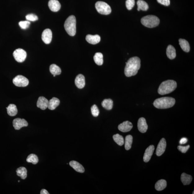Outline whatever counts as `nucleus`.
I'll return each instance as SVG.
<instances>
[{"label": "nucleus", "instance_id": "f257e3e1", "mask_svg": "<svg viewBox=\"0 0 194 194\" xmlns=\"http://www.w3.org/2000/svg\"><path fill=\"white\" fill-rule=\"evenodd\" d=\"M126 64L124 69L125 76L130 77L135 76L141 67L140 59L138 57H133L128 61Z\"/></svg>", "mask_w": 194, "mask_h": 194}, {"label": "nucleus", "instance_id": "f03ea898", "mask_svg": "<svg viewBox=\"0 0 194 194\" xmlns=\"http://www.w3.org/2000/svg\"><path fill=\"white\" fill-rule=\"evenodd\" d=\"M175 100L172 97H165L158 98L155 100L154 106L157 109H166L174 106Z\"/></svg>", "mask_w": 194, "mask_h": 194}, {"label": "nucleus", "instance_id": "7ed1b4c3", "mask_svg": "<svg viewBox=\"0 0 194 194\" xmlns=\"http://www.w3.org/2000/svg\"><path fill=\"white\" fill-rule=\"evenodd\" d=\"M177 87L176 82L173 80H168L164 81L159 86L158 92L160 95L169 94L174 91Z\"/></svg>", "mask_w": 194, "mask_h": 194}, {"label": "nucleus", "instance_id": "20e7f679", "mask_svg": "<svg viewBox=\"0 0 194 194\" xmlns=\"http://www.w3.org/2000/svg\"><path fill=\"white\" fill-rule=\"evenodd\" d=\"M76 18L74 16H70L65 20L64 24L65 30L68 35L74 36L76 33Z\"/></svg>", "mask_w": 194, "mask_h": 194}, {"label": "nucleus", "instance_id": "39448f33", "mask_svg": "<svg viewBox=\"0 0 194 194\" xmlns=\"http://www.w3.org/2000/svg\"><path fill=\"white\" fill-rule=\"evenodd\" d=\"M160 22L159 18L154 15H147L141 19V23L143 25L150 28L158 26Z\"/></svg>", "mask_w": 194, "mask_h": 194}, {"label": "nucleus", "instance_id": "423d86ee", "mask_svg": "<svg viewBox=\"0 0 194 194\" xmlns=\"http://www.w3.org/2000/svg\"><path fill=\"white\" fill-rule=\"evenodd\" d=\"M95 8L97 12L102 15H108L111 12L110 6L104 2H97L95 4Z\"/></svg>", "mask_w": 194, "mask_h": 194}, {"label": "nucleus", "instance_id": "0eeeda50", "mask_svg": "<svg viewBox=\"0 0 194 194\" xmlns=\"http://www.w3.org/2000/svg\"><path fill=\"white\" fill-rule=\"evenodd\" d=\"M13 83L16 86L25 87L28 85L29 81L26 77L22 75H18L13 79Z\"/></svg>", "mask_w": 194, "mask_h": 194}, {"label": "nucleus", "instance_id": "6e6552de", "mask_svg": "<svg viewBox=\"0 0 194 194\" xmlns=\"http://www.w3.org/2000/svg\"><path fill=\"white\" fill-rule=\"evenodd\" d=\"M13 56L16 61L18 62L22 63L25 60L27 53L24 50L19 48L14 52Z\"/></svg>", "mask_w": 194, "mask_h": 194}, {"label": "nucleus", "instance_id": "1a4fd4ad", "mask_svg": "<svg viewBox=\"0 0 194 194\" xmlns=\"http://www.w3.org/2000/svg\"><path fill=\"white\" fill-rule=\"evenodd\" d=\"M13 125L16 130H19L22 127L28 126V123L24 119L17 118L13 120Z\"/></svg>", "mask_w": 194, "mask_h": 194}, {"label": "nucleus", "instance_id": "9d476101", "mask_svg": "<svg viewBox=\"0 0 194 194\" xmlns=\"http://www.w3.org/2000/svg\"><path fill=\"white\" fill-rule=\"evenodd\" d=\"M166 147V143L165 138L161 139L157 145L156 154L157 156H160L165 151Z\"/></svg>", "mask_w": 194, "mask_h": 194}, {"label": "nucleus", "instance_id": "9b49d317", "mask_svg": "<svg viewBox=\"0 0 194 194\" xmlns=\"http://www.w3.org/2000/svg\"><path fill=\"white\" fill-rule=\"evenodd\" d=\"M52 38V33L51 29H46L43 31L42 38L43 42L46 44H49L51 43Z\"/></svg>", "mask_w": 194, "mask_h": 194}, {"label": "nucleus", "instance_id": "f8f14e48", "mask_svg": "<svg viewBox=\"0 0 194 194\" xmlns=\"http://www.w3.org/2000/svg\"><path fill=\"white\" fill-rule=\"evenodd\" d=\"M154 150L155 147L153 145L150 146L146 150L143 157V161L145 163H147L150 160L153 154Z\"/></svg>", "mask_w": 194, "mask_h": 194}, {"label": "nucleus", "instance_id": "ddd939ff", "mask_svg": "<svg viewBox=\"0 0 194 194\" xmlns=\"http://www.w3.org/2000/svg\"><path fill=\"white\" fill-rule=\"evenodd\" d=\"M133 128L132 123L129 121L123 122L118 125V129L120 131L127 132L131 131Z\"/></svg>", "mask_w": 194, "mask_h": 194}, {"label": "nucleus", "instance_id": "4468645a", "mask_svg": "<svg viewBox=\"0 0 194 194\" xmlns=\"http://www.w3.org/2000/svg\"><path fill=\"white\" fill-rule=\"evenodd\" d=\"M138 129L141 133H145L148 129V125L145 118L142 117L139 119L138 124Z\"/></svg>", "mask_w": 194, "mask_h": 194}, {"label": "nucleus", "instance_id": "2eb2a0df", "mask_svg": "<svg viewBox=\"0 0 194 194\" xmlns=\"http://www.w3.org/2000/svg\"><path fill=\"white\" fill-rule=\"evenodd\" d=\"M75 84L79 88H83L85 85V78L83 75L82 74L77 75L75 79Z\"/></svg>", "mask_w": 194, "mask_h": 194}, {"label": "nucleus", "instance_id": "dca6fc26", "mask_svg": "<svg viewBox=\"0 0 194 194\" xmlns=\"http://www.w3.org/2000/svg\"><path fill=\"white\" fill-rule=\"evenodd\" d=\"M49 101L44 97H39L37 101V106L38 108L42 110H44L48 107Z\"/></svg>", "mask_w": 194, "mask_h": 194}, {"label": "nucleus", "instance_id": "f3484780", "mask_svg": "<svg viewBox=\"0 0 194 194\" xmlns=\"http://www.w3.org/2000/svg\"><path fill=\"white\" fill-rule=\"evenodd\" d=\"M49 8L52 12H58L61 8V5L57 0H50L48 3Z\"/></svg>", "mask_w": 194, "mask_h": 194}, {"label": "nucleus", "instance_id": "a211bd4d", "mask_svg": "<svg viewBox=\"0 0 194 194\" xmlns=\"http://www.w3.org/2000/svg\"><path fill=\"white\" fill-rule=\"evenodd\" d=\"M86 39L90 44L95 45L100 42L101 38L100 36L98 35H88L86 36Z\"/></svg>", "mask_w": 194, "mask_h": 194}, {"label": "nucleus", "instance_id": "6ab92c4d", "mask_svg": "<svg viewBox=\"0 0 194 194\" xmlns=\"http://www.w3.org/2000/svg\"><path fill=\"white\" fill-rule=\"evenodd\" d=\"M70 165L77 172L83 173L84 172V169L83 166L76 161H70Z\"/></svg>", "mask_w": 194, "mask_h": 194}, {"label": "nucleus", "instance_id": "aec40b11", "mask_svg": "<svg viewBox=\"0 0 194 194\" xmlns=\"http://www.w3.org/2000/svg\"><path fill=\"white\" fill-rule=\"evenodd\" d=\"M166 53L168 57L171 60L174 59L176 56L175 49L172 45H169L168 46L166 49Z\"/></svg>", "mask_w": 194, "mask_h": 194}, {"label": "nucleus", "instance_id": "412c9836", "mask_svg": "<svg viewBox=\"0 0 194 194\" xmlns=\"http://www.w3.org/2000/svg\"><path fill=\"white\" fill-rule=\"evenodd\" d=\"M60 103V100L58 98L54 97L49 101L47 108L50 110H54L59 106Z\"/></svg>", "mask_w": 194, "mask_h": 194}, {"label": "nucleus", "instance_id": "4be33fe9", "mask_svg": "<svg viewBox=\"0 0 194 194\" xmlns=\"http://www.w3.org/2000/svg\"><path fill=\"white\" fill-rule=\"evenodd\" d=\"M179 41L182 49L185 52H189L190 51V47L188 41L182 38H180Z\"/></svg>", "mask_w": 194, "mask_h": 194}, {"label": "nucleus", "instance_id": "5701e85b", "mask_svg": "<svg viewBox=\"0 0 194 194\" xmlns=\"http://www.w3.org/2000/svg\"><path fill=\"white\" fill-rule=\"evenodd\" d=\"M192 180V177L191 175L183 173L181 176V181L184 185H187L191 183Z\"/></svg>", "mask_w": 194, "mask_h": 194}, {"label": "nucleus", "instance_id": "b1692460", "mask_svg": "<svg viewBox=\"0 0 194 194\" xmlns=\"http://www.w3.org/2000/svg\"><path fill=\"white\" fill-rule=\"evenodd\" d=\"M167 182L165 180L161 179L157 181L155 185V188L157 191H161L166 187Z\"/></svg>", "mask_w": 194, "mask_h": 194}, {"label": "nucleus", "instance_id": "393cba45", "mask_svg": "<svg viewBox=\"0 0 194 194\" xmlns=\"http://www.w3.org/2000/svg\"><path fill=\"white\" fill-rule=\"evenodd\" d=\"M7 111L8 115L13 116L17 115L18 110L15 104H11L9 105L7 108H6Z\"/></svg>", "mask_w": 194, "mask_h": 194}, {"label": "nucleus", "instance_id": "a878e982", "mask_svg": "<svg viewBox=\"0 0 194 194\" xmlns=\"http://www.w3.org/2000/svg\"><path fill=\"white\" fill-rule=\"evenodd\" d=\"M137 4L138 6V11L141 10L143 11H147L149 8L148 4L143 0H138Z\"/></svg>", "mask_w": 194, "mask_h": 194}, {"label": "nucleus", "instance_id": "bb28decb", "mask_svg": "<svg viewBox=\"0 0 194 194\" xmlns=\"http://www.w3.org/2000/svg\"><path fill=\"white\" fill-rule=\"evenodd\" d=\"M102 105L104 108L107 110H111L113 108V101L111 99H104L102 102Z\"/></svg>", "mask_w": 194, "mask_h": 194}, {"label": "nucleus", "instance_id": "cd10ccee", "mask_svg": "<svg viewBox=\"0 0 194 194\" xmlns=\"http://www.w3.org/2000/svg\"><path fill=\"white\" fill-rule=\"evenodd\" d=\"M93 59L96 64L97 65H101L103 63V56L101 52H97L95 53Z\"/></svg>", "mask_w": 194, "mask_h": 194}, {"label": "nucleus", "instance_id": "c85d7f7f", "mask_svg": "<svg viewBox=\"0 0 194 194\" xmlns=\"http://www.w3.org/2000/svg\"><path fill=\"white\" fill-rule=\"evenodd\" d=\"M17 174L22 179H25L27 177V170L25 168L20 167L16 170Z\"/></svg>", "mask_w": 194, "mask_h": 194}, {"label": "nucleus", "instance_id": "c756f323", "mask_svg": "<svg viewBox=\"0 0 194 194\" xmlns=\"http://www.w3.org/2000/svg\"><path fill=\"white\" fill-rule=\"evenodd\" d=\"M50 71L53 75H58L61 73V70L60 67L55 64H52L50 66Z\"/></svg>", "mask_w": 194, "mask_h": 194}, {"label": "nucleus", "instance_id": "7c9ffc66", "mask_svg": "<svg viewBox=\"0 0 194 194\" xmlns=\"http://www.w3.org/2000/svg\"><path fill=\"white\" fill-rule=\"evenodd\" d=\"M132 142H133V137L131 135H127L125 137V150H129L131 149Z\"/></svg>", "mask_w": 194, "mask_h": 194}, {"label": "nucleus", "instance_id": "2f4dec72", "mask_svg": "<svg viewBox=\"0 0 194 194\" xmlns=\"http://www.w3.org/2000/svg\"><path fill=\"white\" fill-rule=\"evenodd\" d=\"M114 141L119 146H122L124 143V139L122 136L116 134L113 136Z\"/></svg>", "mask_w": 194, "mask_h": 194}, {"label": "nucleus", "instance_id": "473e14b6", "mask_svg": "<svg viewBox=\"0 0 194 194\" xmlns=\"http://www.w3.org/2000/svg\"><path fill=\"white\" fill-rule=\"evenodd\" d=\"M26 161L28 163L36 164L38 163V159L37 155L34 154H31L27 157Z\"/></svg>", "mask_w": 194, "mask_h": 194}, {"label": "nucleus", "instance_id": "72a5a7b5", "mask_svg": "<svg viewBox=\"0 0 194 194\" xmlns=\"http://www.w3.org/2000/svg\"><path fill=\"white\" fill-rule=\"evenodd\" d=\"M91 111L92 115L94 117H97L99 114V110L96 105H93L91 108Z\"/></svg>", "mask_w": 194, "mask_h": 194}, {"label": "nucleus", "instance_id": "f704fd0d", "mask_svg": "<svg viewBox=\"0 0 194 194\" xmlns=\"http://www.w3.org/2000/svg\"><path fill=\"white\" fill-rule=\"evenodd\" d=\"M135 0H127L125 4L127 9L129 10H131L133 8L135 5Z\"/></svg>", "mask_w": 194, "mask_h": 194}, {"label": "nucleus", "instance_id": "c9c22d12", "mask_svg": "<svg viewBox=\"0 0 194 194\" xmlns=\"http://www.w3.org/2000/svg\"><path fill=\"white\" fill-rule=\"evenodd\" d=\"M30 25V22L28 20H26V21H21L19 23L20 26L22 29H26L28 28Z\"/></svg>", "mask_w": 194, "mask_h": 194}, {"label": "nucleus", "instance_id": "e433bc0d", "mask_svg": "<svg viewBox=\"0 0 194 194\" xmlns=\"http://www.w3.org/2000/svg\"><path fill=\"white\" fill-rule=\"evenodd\" d=\"M26 19L29 21H35L38 20V18L37 16L34 14H29L26 15Z\"/></svg>", "mask_w": 194, "mask_h": 194}, {"label": "nucleus", "instance_id": "4c0bfd02", "mask_svg": "<svg viewBox=\"0 0 194 194\" xmlns=\"http://www.w3.org/2000/svg\"><path fill=\"white\" fill-rule=\"evenodd\" d=\"M189 147H190V146L188 145L185 147H183V146H179L178 147V149L179 151L183 153H185L189 149Z\"/></svg>", "mask_w": 194, "mask_h": 194}, {"label": "nucleus", "instance_id": "58836bf2", "mask_svg": "<svg viewBox=\"0 0 194 194\" xmlns=\"http://www.w3.org/2000/svg\"><path fill=\"white\" fill-rule=\"evenodd\" d=\"M157 1L158 3L164 6H168L170 4V0H157Z\"/></svg>", "mask_w": 194, "mask_h": 194}, {"label": "nucleus", "instance_id": "ea45409f", "mask_svg": "<svg viewBox=\"0 0 194 194\" xmlns=\"http://www.w3.org/2000/svg\"><path fill=\"white\" fill-rule=\"evenodd\" d=\"M188 140L186 138H182L179 141L180 144H184L187 142Z\"/></svg>", "mask_w": 194, "mask_h": 194}, {"label": "nucleus", "instance_id": "a19ab883", "mask_svg": "<svg viewBox=\"0 0 194 194\" xmlns=\"http://www.w3.org/2000/svg\"><path fill=\"white\" fill-rule=\"evenodd\" d=\"M41 194H49L48 191L46 190L45 189H43L41 191L40 193Z\"/></svg>", "mask_w": 194, "mask_h": 194}, {"label": "nucleus", "instance_id": "79ce46f5", "mask_svg": "<svg viewBox=\"0 0 194 194\" xmlns=\"http://www.w3.org/2000/svg\"><path fill=\"white\" fill-rule=\"evenodd\" d=\"M18 182H20V181H18Z\"/></svg>", "mask_w": 194, "mask_h": 194}, {"label": "nucleus", "instance_id": "37998d69", "mask_svg": "<svg viewBox=\"0 0 194 194\" xmlns=\"http://www.w3.org/2000/svg\"><path fill=\"white\" fill-rule=\"evenodd\" d=\"M192 194H194V191L193 192V193Z\"/></svg>", "mask_w": 194, "mask_h": 194}]
</instances>
